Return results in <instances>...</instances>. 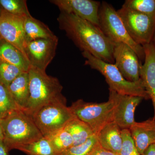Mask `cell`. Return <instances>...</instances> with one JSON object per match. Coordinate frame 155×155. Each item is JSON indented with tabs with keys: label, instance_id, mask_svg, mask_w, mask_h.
<instances>
[{
	"label": "cell",
	"instance_id": "cell-9",
	"mask_svg": "<svg viewBox=\"0 0 155 155\" xmlns=\"http://www.w3.org/2000/svg\"><path fill=\"white\" fill-rule=\"evenodd\" d=\"M109 91V98L113 101L114 105L113 122L121 129H129L136 122V109L144 99L140 97L119 94L114 91Z\"/></svg>",
	"mask_w": 155,
	"mask_h": 155
},
{
	"label": "cell",
	"instance_id": "cell-31",
	"mask_svg": "<svg viewBox=\"0 0 155 155\" xmlns=\"http://www.w3.org/2000/svg\"><path fill=\"white\" fill-rule=\"evenodd\" d=\"M143 155H155V143L150 146Z\"/></svg>",
	"mask_w": 155,
	"mask_h": 155
},
{
	"label": "cell",
	"instance_id": "cell-27",
	"mask_svg": "<svg viewBox=\"0 0 155 155\" xmlns=\"http://www.w3.org/2000/svg\"><path fill=\"white\" fill-rule=\"evenodd\" d=\"M98 143L97 137L94 134L82 144L72 146L58 155H89Z\"/></svg>",
	"mask_w": 155,
	"mask_h": 155
},
{
	"label": "cell",
	"instance_id": "cell-23",
	"mask_svg": "<svg viewBox=\"0 0 155 155\" xmlns=\"http://www.w3.org/2000/svg\"><path fill=\"white\" fill-rule=\"evenodd\" d=\"M18 109L8 87L0 82V119H4Z\"/></svg>",
	"mask_w": 155,
	"mask_h": 155
},
{
	"label": "cell",
	"instance_id": "cell-33",
	"mask_svg": "<svg viewBox=\"0 0 155 155\" xmlns=\"http://www.w3.org/2000/svg\"><path fill=\"white\" fill-rule=\"evenodd\" d=\"M152 43L153 45H154V46L155 48V32L153 38L152 42Z\"/></svg>",
	"mask_w": 155,
	"mask_h": 155
},
{
	"label": "cell",
	"instance_id": "cell-26",
	"mask_svg": "<svg viewBox=\"0 0 155 155\" xmlns=\"http://www.w3.org/2000/svg\"><path fill=\"white\" fill-rule=\"evenodd\" d=\"M122 7L142 14H155V0H126Z\"/></svg>",
	"mask_w": 155,
	"mask_h": 155
},
{
	"label": "cell",
	"instance_id": "cell-24",
	"mask_svg": "<svg viewBox=\"0 0 155 155\" xmlns=\"http://www.w3.org/2000/svg\"><path fill=\"white\" fill-rule=\"evenodd\" d=\"M0 7L12 15L24 17L31 15L25 0H0Z\"/></svg>",
	"mask_w": 155,
	"mask_h": 155
},
{
	"label": "cell",
	"instance_id": "cell-11",
	"mask_svg": "<svg viewBox=\"0 0 155 155\" xmlns=\"http://www.w3.org/2000/svg\"><path fill=\"white\" fill-rule=\"evenodd\" d=\"M113 56L114 64L125 79L131 82L140 80L142 64L138 56L129 46L123 43L115 44Z\"/></svg>",
	"mask_w": 155,
	"mask_h": 155
},
{
	"label": "cell",
	"instance_id": "cell-20",
	"mask_svg": "<svg viewBox=\"0 0 155 155\" xmlns=\"http://www.w3.org/2000/svg\"><path fill=\"white\" fill-rule=\"evenodd\" d=\"M64 129L72 136L73 146L82 144L94 134L88 125L76 117L67 123Z\"/></svg>",
	"mask_w": 155,
	"mask_h": 155
},
{
	"label": "cell",
	"instance_id": "cell-1",
	"mask_svg": "<svg viewBox=\"0 0 155 155\" xmlns=\"http://www.w3.org/2000/svg\"><path fill=\"white\" fill-rule=\"evenodd\" d=\"M59 27L82 52L114 64V44L98 26L72 14L61 12L58 17Z\"/></svg>",
	"mask_w": 155,
	"mask_h": 155
},
{
	"label": "cell",
	"instance_id": "cell-4",
	"mask_svg": "<svg viewBox=\"0 0 155 155\" xmlns=\"http://www.w3.org/2000/svg\"><path fill=\"white\" fill-rule=\"evenodd\" d=\"M85 58V65L98 71L104 77L109 90L119 94L134 96L150 99L141 80L131 82L125 79L115 64L107 63L96 58L87 52H82Z\"/></svg>",
	"mask_w": 155,
	"mask_h": 155
},
{
	"label": "cell",
	"instance_id": "cell-2",
	"mask_svg": "<svg viewBox=\"0 0 155 155\" xmlns=\"http://www.w3.org/2000/svg\"><path fill=\"white\" fill-rule=\"evenodd\" d=\"M3 141L9 151L43 137L30 115L18 109L1 120Z\"/></svg>",
	"mask_w": 155,
	"mask_h": 155
},
{
	"label": "cell",
	"instance_id": "cell-17",
	"mask_svg": "<svg viewBox=\"0 0 155 155\" xmlns=\"http://www.w3.org/2000/svg\"><path fill=\"white\" fill-rule=\"evenodd\" d=\"M8 87L18 108L25 110L29 96L28 72H22L9 84Z\"/></svg>",
	"mask_w": 155,
	"mask_h": 155
},
{
	"label": "cell",
	"instance_id": "cell-13",
	"mask_svg": "<svg viewBox=\"0 0 155 155\" xmlns=\"http://www.w3.org/2000/svg\"><path fill=\"white\" fill-rule=\"evenodd\" d=\"M61 12L72 14L98 26L101 2L93 0H51Z\"/></svg>",
	"mask_w": 155,
	"mask_h": 155
},
{
	"label": "cell",
	"instance_id": "cell-29",
	"mask_svg": "<svg viewBox=\"0 0 155 155\" xmlns=\"http://www.w3.org/2000/svg\"><path fill=\"white\" fill-rule=\"evenodd\" d=\"M89 155H119L108 150L100 145L99 143L95 147Z\"/></svg>",
	"mask_w": 155,
	"mask_h": 155
},
{
	"label": "cell",
	"instance_id": "cell-5",
	"mask_svg": "<svg viewBox=\"0 0 155 155\" xmlns=\"http://www.w3.org/2000/svg\"><path fill=\"white\" fill-rule=\"evenodd\" d=\"M30 115L44 137L64 129L75 117L70 107H67L64 96L42 106Z\"/></svg>",
	"mask_w": 155,
	"mask_h": 155
},
{
	"label": "cell",
	"instance_id": "cell-28",
	"mask_svg": "<svg viewBox=\"0 0 155 155\" xmlns=\"http://www.w3.org/2000/svg\"><path fill=\"white\" fill-rule=\"evenodd\" d=\"M122 145L119 155H141L134 144L129 129H122Z\"/></svg>",
	"mask_w": 155,
	"mask_h": 155
},
{
	"label": "cell",
	"instance_id": "cell-30",
	"mask_svg": "<svg viewBox=\"0 0 155 155\" xmlns=\"http://www.w3.org/2000/svg\"><path fill=\"white\" fill-rule=\"evenodd\" d=\"M9 150L3 140H0V155H8Z\"/></svg>",
	"mask_w": 155,
	"mask_h": 155
},
{
	"label": "cell",
	"instance_id": "cell-22",
	"mask_svg": "<svg viewBox=\"0 0 155 155\" xmlns=\"http://www.w3.org/2000/svg\"><path fill=\"white\" fill-rule=\"evenodd\" d=\"M45 137L49 140L54 150L58 155L73 145L72 136L64 128Z\"/></svg>",
	"mask_w": 155,
	"mask_h": 155
},
{
	"label": "cell",
	"instance_id": "cell-14",
	"mask_svg": "<svg viewBox=\"0 0 155 155\" xmlns=\"http://www.w3.org/2000/svg\"><path fill=\"white\" fill-rule=\"evenodd\" d=\"M145 53L144 63L140 70V79L147 94L151 100L155 121V48L152 43L143 46Z\"/></svg>",
	"mask_w": 155,
	"mask_h": 155
},
{
	"label": "cell",
	"instance_id": "cell-19",
	"mask_svg": "<svg viewBox=\"0 0 155 155\" xmlns=\"http://www.w3.org/2000/svg\"><path fill=\"white\" fill-rule=\"evenodd\" d=\"M0 60L28 72L30 65L24 55L13 45L2 38L0 40Z\"/></svg>",
	"mask_w": 155,
	"mask_h": 155
},
{
	"label": "cell",
	"instance_id": "cell-6",
	"mask_svg": "<svg viewBox=\"0 0 155 155\" xmlns=\"http://www.w3.org/2000/svg\"><path fill=\"white\" fill-rule=\"evenodd\" d=\"M98 27L114 44L127 45L135 52L140 61H144L143 46L137 44L130 38L117 11L107 2L101 3L99 11Z\"/></svg>",
	"mask_w": 155,
	"mask_h": 155
},
{
	"label": "cell",
	"instance_id": "cell-32",
	"mask_svg": "<svg viewBox=\"0 0 155 155\" xmlns=\"http://www.w3.org/2000/svg\"><path fill=\"white\" fill-rule=\"evenodd\" d=\"M3 140V133L2 128L1 120L0 119V140Z\"/></svg>",
	"mask_w": 155,
	"mask_h": 155
},
{
	"label": "cell",
	"instance_id": "cell-34",
	"mask_svg": "<svg viewBox=\"0 0 155 155\" xmlns=\"http://www.w3.org/2000/svg\"><path fill=\"white\" fill-rule=\"evenodd\" d=\"M2 8L1 7H0V17H1V14H2ZM2 38L1 37V35H0V40L2 39Z\"/></svg>",
	"mask_w": 155,
	"mask_h": 155
},
{
	"label": "cell",
	"instance_id": "cell-3",
	"mask_svg": "<svg viewBox=\"0 0 155 155\" xmlns=\"http://www.w3.org/2000/svg\"><path fill=\"white\" fill-rule=\"evenodd\" d=\"M28 72L29 96L23 110L29 115L46 104L64 97L62 93L63 86L58 78L32 66H30Z\"/></svg>",
	"mask_w": 155,
	"mask_h": 155
},
{
	"label": "cell",
	"instance_id": "cell-7",
	"mask_svg": "<svg viewBox=\"0 0 155 155\" xmlns=\"http://www.w3.org/2000/svg\"><path fill=\"white\" fill-rule=\"evenodd\" d=\"M69 107L74 116L88 125L95 135L107 124L113 122L114 105L110 98L107 101L101 103L78 99Z\"/></svg>",
	"mask_w": 155,
	"mask_h": 155
},
{
	"label": "cell",
	"instance_id": "cell-12",
	"mask_svg": "<svg viewBox=\"0 0 155 155\" xmlns=\"http://www.w3.org/2000/svg\"><path fill=\"white\" fill-rule=\"evenodd\" d=\"M25 18L12 15L2 9L0 17V35L2 38L19 50L27 60L24 50Z\"/></svg>",
	"mask_w": 155,
	"mask_h": 155
},
{
	"label": "cell",
	"instance_id": "cell-21",
	"mask_svg": "<svg viewBox=\"0 0 155 155\" xmlns=\"http://www.w3.org/2000/svg\"><path fill=\"white\" fill-rule=\"evenodd\" d=\"M18 150L28 155H58L49 140L44 137L22 146Z\"/></svg>",
	"mask_w": 155,
	"mask_h": 155
},
{
	"label": "cell",
	"instance_id": "cell-10",
	"mask_svg": "<svg viewBox=\"0 0 155 155\" xmlns=\"http://www.w3.org/2000/svg\"><path fill=\"white\" fill-rule=\"evenodd\" d=\"M58 39H38L25 44V52L31 66L45 71L56 54Z\"/></svg>",
	"mask_w": 155,
	"mask_h": 155
},
{
	"label": "cell",
	"instance_id": "cell-8",
	"mask_svg": "<svg viewBox=\"0 0 155 155\" xmlns=\"http://www.w3.org/2000/svg\"><path fill=\"white\" fill-rule=\"evenodd\" d=\"M117 12L134 41L142 46L152 42L155 32V14H142L122 7Z\"/></svg>",
	"mask_w": 155,
	"mask_h": 155
},
{
	"label": "cell",
	"instance_id": "cell-18",
	"mask_svg": "<svg viewBox=\"0 0 155 155\" xmlns=\"http://www.w3.org/2000/svg\"><path fill=\"white\" fill-rule=\"evenodd\" d=\"M24 29L25 45L38 39L58 38L47 25L31 15L25 17Z\"/></svg>",
	"mask_w": 155,
	"mask_h": 155
},
{
	"label": "cell",
	"instance_id": "cell-16",
	"mask_svg": "<svg viewBox=\"0 0 155 155\" xmlns=\"http://www.w3.org/2000/svg\"><path fill=\"white\" fill-rule=\"evenodd\" d=\"M97 136L101 146L119 155L122 145V129L116 123L114 122L108 123Z\"/></svg>",
	"mask_w": 155,
	"mask_h": 155
},
{
	"label": "cell",
	"instance_id": "cell-15",
	"mask_svg": "<svg viewBox=\"0 0 155 155\" xmlns=\"http://www.w3.org/2000/svg\"><path fill=\"white\" fill-rule=\"evenodd\" d=\"M137 150L141 155L151 145L155 143V121L148 119L135 122L129 129Z\"/></svg>",
	"mask_w": 155,
	"mask_h": 155
},
{
	"label": "cell",
	"instance_id": "cell-25",
	"mask_svg": "<svg viewBox=\"0 0 155 155\" xmlns=\"http://www.w3.org/2000/svg\"><path fill=\"white\" fill-rule=\"evenodd\" d=\"M25 72L16 67L0 60V82L8 87L19 75Z\"/></svg>",
	"mask_w": 155,
	"mask_h": 155
}]
</instances>
